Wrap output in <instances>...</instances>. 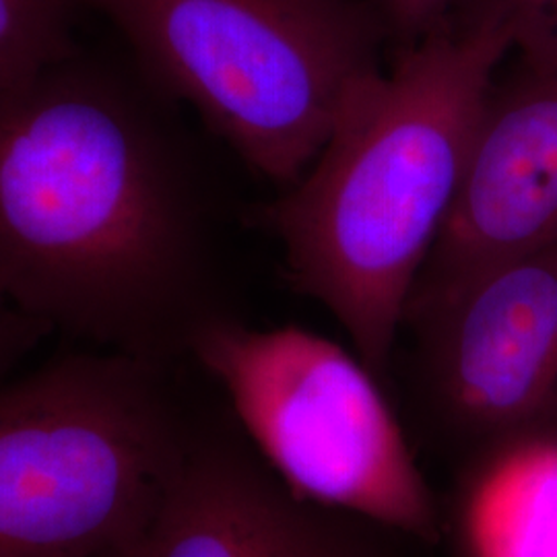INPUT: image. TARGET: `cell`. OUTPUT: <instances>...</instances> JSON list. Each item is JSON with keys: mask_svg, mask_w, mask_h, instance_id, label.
<instances>
[{"mask_svg": "<svg viewBox=\"0 0 557 557\" xmlns=\"http://www.w3.org/2000/svg\"><path fill=\"white\" fill-rule=\"evenodd\" d=\"M457 0H380L379 9L400 46L419 40L448 20Z\"/></svg>", "mask_w": 557, "mask_h": 557, "instance_id": "13", "label": "cell"}, {"mask_svg": "<svg viewBox=\"0 0 557 557\" xmlns=\"http://www.w3.org/2000/svg\"><path fill=\"white\" fill-rule=\"evenodd\" d=\"M190 361L220 386L246 438L296 496L419 543L442 539L438 499L382 380L356 351L234 314L200 331Z\"/></svg>", "mask_w": 557, "mask_h": 557, "instance_id": "5", "label": "cell"}, {"mask_svg": "<svg viewBox=\"0 0 557 557\" xmlns=\"http://www.w3.org/2000/svg\"><path fill=\"white\" fill-rule=\"evenodd\" d=\"M419 416L440 450L469 457L557 409V238L407 306Z\"/></svg>", "mask_w": 557, "mask_h": 557, "instance_id": "6", "label": "cell"}, {"mask_svg": "<svg viewBox=\"0 0 557 557\" xmlns=\"http://www.w3.org/2000/svg\"><path fill=\"white\" fill-rule=\"evenodd\" d=\"M50 335L46 324L25 314L0 289V382L15 376L21 363Z\"/></svg>", "mask_w": 557, "mask_h": 557, "instance_id": "12", "label": "cell"}, {"mask_svg": "<svg viewBox=\"0 0 557 557\" xmlns=\"http://www.w3.org/2000/svg\"><path fill=\"white\" fill-rule=\"evenodd\" d=\"M508 54L504 32L450 17L400 46L310 168L260 209L294 289L337 320L382 382Z\"/></svg>", "mask_w": 557, "mask_h": 557, "instance_id": "2", "label": "cell"}, {"mask_svg": "<svg viewBox=\"0 0 557 557\" xmlns=\"http://www.w3.org/2000/svg\"><path fill=\"white\" fill-rule=\"evenodd\" d=\"M180 108L122 46L79 44L0 89V289L52 335L184 363L236 314Z\"/></svg>", "mask_w": 557, "mask_h": 557, "instance_id": "1", "label": "cell"}, {"mask_svg": "<svg viewBox=\"0 0 557 557\" xmlns=\"http://www.w3.org/2000/svg\"><path fill=\"white\" fill-rule=\"evenodd\" d=\"M161 89L281 190L317 160L379 75L363 0H87Z\"/></svg>", "mask_w": 557, "mask_h": 557, "instance_id": "4", "label": "cell"}, {"mask_svg": "<svg viewBox=\"0 0 557 557\" xmlns=\"http://www.w3.org/2000/svg\"><path fill=\"white\" fill-rule=\"evenodd\" d=\"M556 238L557 73L518 60L490 89L457 197L409 304Z\"/></svg>", "mask_w": 557, "mask_h": 557, "instance_id": "7", "label": "cell"}, {"mask_svg": "<svg viewBox=\"0 0 557 557\" xmlns=\"http://www.w3.org/2000/svg\"><path fill=\"white\" fill-rule=\"evenodd\" d=\"M448 17L496 27L520 62L557 73V0H457Z\"/></svg>", "mask_w": 557, "mask_h": 557, "instance_id": "11", "label": "cell"}, {"mask_svg": "<svg viewBox=\"0 0 557 557\" xmlns=\"http://www.w3.org/2000/svg\"><path fill=\"white\" fill-rule=\"evenodd\" d=\"M180 366L73 349L0 382V557H126L205 416Z\"/></svg>", "mask_w": 557, "mask_h": 557, "instance_id": "3", "label": "cell"}, {"mask_svg": "<svg viewBox=\"0 0 557 557\" xmlns=\"http://www.w3.org/2000/svg\"><path fill=\"white\" fill-rule=\"evenodd\" d=\"M379 531L296 496L230 413L200 421L126 557H388Z\"/></svg>", "mask_w": 557, "mask_h": 557, "instance_id": "8", "label": "cell"}, {"mask_svg": "<svg viewBox=\"0 0 557 557\" xmlns=\"http://www.w3.org/2000/svg\"><path fill=\"white\" fill-rule=\"evenodd\" d=\"M457 465L460 557H557V409Z\"/></svg>", "mask_w": 557, "mask_h": 557, "instance_id": "9", "label": "cell"}, {"mask_svg": "<svg viewBox=\"0 0 557 557\" xmlns=\"http://www.w3.org/2000/svg\"><path fill=\"white\" fill-rule=\"evenodd\" d=\"M87 0H0V89L73 52Z\"/></svg>", "mask_w": 557, "mask_h": 557, "instance_id": "10", "label": "cell"}]
</instances>
